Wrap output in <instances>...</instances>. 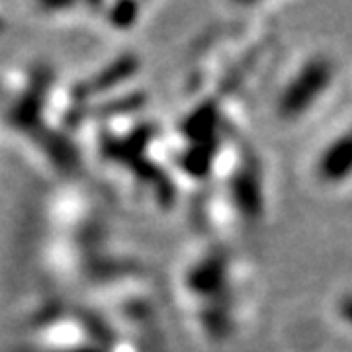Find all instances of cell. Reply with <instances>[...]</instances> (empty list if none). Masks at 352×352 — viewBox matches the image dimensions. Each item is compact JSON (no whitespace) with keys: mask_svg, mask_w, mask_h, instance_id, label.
<instances>
[{"mask_svg":"<svg viewBox=\"0 0 352 352\" xmlns=\"http://www.w3.org/2000/svg\"><path fill=\"white\" fill-rule=\"evenodd\" d=\"M337 314L352 329V292H346L340 296L339 303H337Z\"/></svg>","mask_w":352,"mask_h":352,"instance_id":"cell-4","label":"cell"},{"mask_svg":"<svg viewBox=\"0 0 352 352\" xmlns=\"http://www.w3.org/2000/svg\"><path fill=\"white\" fill-rule=\"evenodd\" d=\"M233 266L237 264L226 251L210 247L190 258L180 272V300L206 339H226L237 327L227 314L237 311V272Z\"/></svg>","mask_w":352,"mask_h":352,"instance_id":"cell-1","label":"cell"},{"mask_svg":"<svg viewBox=\"0 0 352 352\" xmlns=\"http://www.w3.org/2000/svg\"><path fill=\"white\" fill-rule=\"evenodd\" d=\"M337 65L335 61L323 55L315 53L307 57L284 82L276 94L278 118L286 122L302 120L314 110L319 102L327 96V92L335 82Z\"/></svg>","mask_w":352,"mask_h":352,"instance_id":"cell-2","label":"cell"},{"mask_svg":"<svg viewBox=\"0 0 352 352\" xmlns=\"http://www.w3.org/2000/svg\"><path fill=\"white\" fill-rule=\"evenodd\" d=\"M315 175L321 182L337 186L352 178V120L319 151Z\"/></svg>","mask_w":352,"mask_h":352,"instance_id":"cell-3","label":"cell"}]
</instances>
